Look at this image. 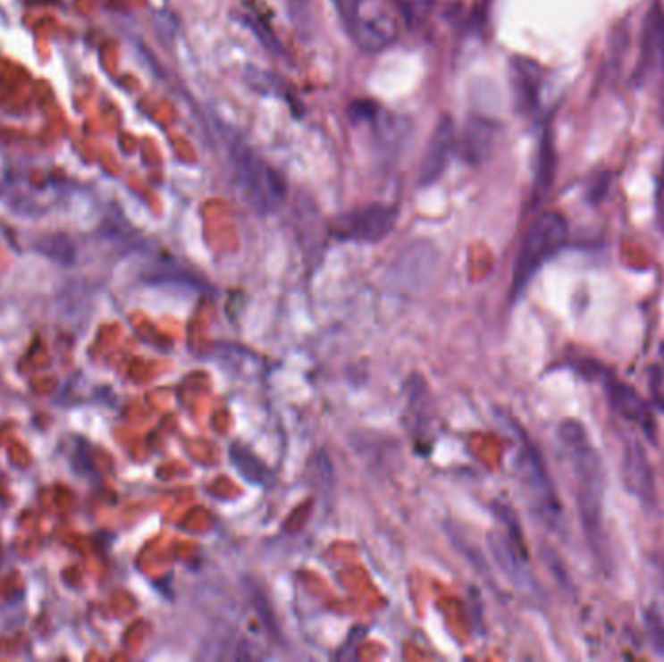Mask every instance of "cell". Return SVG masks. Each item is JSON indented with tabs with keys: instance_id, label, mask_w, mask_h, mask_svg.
I'll list each match as a JSON object with an SVG mask.
<instances>
[{
	"instance_id": "6da1fadb",
	"label": "cell",
	"mask_w": 664,
	"mask_h": 662,
	"mask_svg": "<svg viewBox=\"0 0 664 662\" xmlns=\"http://www.w3.org/2000/svg\"><path fill=\"white\" fill-rule=\"evenodd\" d=\"M558 441L566 455L576 484V501L581 526L596 557H604V496L606 470L601 453L583 422L567 418L558 425Z\"/></svg>"
},
{
	"instance_id": "7a4b0ae2",
	"label": "cell",
	"mask_w": 664,
	"mask_h": 662,
	"mask_svg": "<svg viewBox=\"0 0 664 662\" xmlns=\"http://www.w3.org/2000/svg\"><path fill=\"white\" fill-rule=\"evenodd\" d=\"M223 140L228 144L230 162L243 197L249 200V205L256 212L273 214L286 202V179L265 158H261L240 134L228 132Z\"/></svg>"
},
{
	"instance_id": "3957f363",
	"label": "cell",
	"mask_w": 664,
	"mask_h": 662,
	"mask_svg": "<svg viewBox=\"0 0 664 662\" xmlns=\"http://www.w3.org/2000/svg\"><path fill=\"white\" fill-rule=\"evenodd\" d=\"M569 238V223L561 212L548 210L542 212L531 226H528L519 255H517L515 268H513V282H511V297L517 299L526 286L533 282V278L538 274L551 256H556L567 245Z\"/></svg>"
},
{
	"instance_id": "277c9868",
	"label": "cell",
	"mask_w": 664,
	"mask_h": 662,
	"mask_svg": "<svg viewBox=\"0 0 664 662\" xmlns=\"http://www.w3.org/2000/svg\"><path fill=\"white\" fill-rule=\"evenodd\" d=\"M402 8L395 0H354L346 14L348 29L364 53H381L400 36Z\"/></svg>"
},
{
	"instance_id": "5b68a950",
	"label": "cell",
	"mask_w": 664,
	"mask_h": 662,
	"mask_svg": "<svg viewBox=\"0 0 664 662\" xmlns=\"http://www.w3.org/2000/svg\"><path fill=\"white\" fill-rule=\"evenodd\" d=\"M517 474L525 490V496L534 517L546 529L558 531L561 526V503L558 490L551 480L550 470L540 455L538 447L528 440L523 441L521 451L517 455Z\"/></svg>"
},
{
	"instance_id": "8992f818",
	"label": "cell",
	"mask_w": 664,
	"mask_h": 662,
	"mask_svg": "<svg viewBox=\"0 0 664 662\" xmlns=\"http://www.w3.org/2000/svg\"><path fill=\"white\" fill-rule=\"evenodd\" d=\"M577 372L584 379L594 381V383H599L602 387L608 404L614 408L618 416H622L626 422L637 425V428L645 433L649 441L657 443L655 414H652L651 404L635 387L627 385L626 381L616 377L610 369L593 360H583L577 365Z\"/></svg>"
},
{
	"instance_id": "52a82bcc",
	"label": "cell",
	"mask_w": 664,
	"mask_h": 662,
	"mask_svg": "<svg viewBox=\"0 0 664 662\" xmlns=\"http://www.w3.org/2000/svg\"><path fill=\"white\" fill-rule=\"evenodd\" d=\"M397 216V208L389 205H367L348 212L336 222V233L348 241L379 243L395 230Z\"/></svg>"
},
{
	"instance_id": "ba28073f",
	"label": "cell",
	"mask_w": 664,
	"mask_h": 662,
	"mask_svg": "<svg viewBox=\"0 0 664 662\" xmlns=\"http://www.w3.org/2000/svg\"><path fill=\"white\" fill-rule=\"evenodd\" d=\"M501 127L498 121L483 115H470L457 137V152L466 165L486 163L498 146Z\"/></svg>"
},
{
	"instance_id": "9c48e42d",
	"label": "cell",
	"mask_w": 664,
	"mask_h": 662,
	"mask_svg": "<svg viewBox=\"0 0 664 662\" xmlns=\"http://www.w3.org/2000/svg\"><path fill=\"white\" fill-rule=\"evenodd\" d=\"M457 150V127L451 115H443L437 121L430 142L425 146L424 160L420 165V185L430 187L437 183L451 163Z\"/></svg>"
},
{
	"instance_id": "30bf717a",
	"label": "cell",
	"mask_w": 664,
	"mask_h": 662,
	"mask_svg": "<svg viewBox=\"0 0 664 662\" xmlns=\"http://www.w3.org/2000/svg\"><path fill=\"white\" fill-rule=\"evenodd\" d=\"M622 480L626 490L637 498L645 507L657 505V486L652 466L645 448L637 441H629L622 453Z\"/></svg>"
},
{
	"instance_id": "8fae6325",
	"label": "cell",
	"mask_w": 664,
	"mask_h": 662,
	"mask_svg": "<svg viewBox=\"0 0 664 662\" xmlns=\"http://www.w3.org/2000/svg\"><path fill=\"white\" fill-rule=\"evenodd\" d=\"M655 72H664V13L659 3L652 4L643 24L641 59L637 66V84L647 82Z\"/></svg>"
},
{
	"instance_id": "7c38bea8",
	"label": "cell",
	"mask_w": 664,
	"mask_h": 662,
	"mask_svg": "<svg viewBox=\"0 0 664 662\" xmlns=\"http://www.w3.org/2000/svg\"><path fill=\"white\" fill-rule=\"evenodd\" d=\"M544 74L542 66L526 57L511 59V89L515 107L523 115H533L540 107Z\"/></svg>"
},
{
	"instance_id": "4fadbf2b",
	"label": "cell",
	"mask_w": 664,
	"mask_h": 662,
	"mask_svg": "<svg viewBox=\"0 0 664 662\" xmlns=\"http://www.w3.org/2000/svg\"><path fill=\"white\" fill-rule=\"evenodd\" d=\"M554 172H556V150H554V142H551V132L548 129L544 132L542 140H540V150H538V163H536V175H534L536 197H544L548 193L551 181H554Z\"/></svg>"
},
{
	"instance_id": "5bb4252c",
	"label": "cell",
	"mask_w": 664,
	"mask_h": 662,
	"mask_svg": "<svg viewBox=\"0 0 664 662\" xmlns=\"http://www.w3.org/2000/svg\"><path fill=\"white\" fill-rule=\"evenodd\" d=\"M231 461H233L235 468L240 470V474L245 480L253 482V484H263V482L268 476L266 466L261 461H258V458L251 451H247L245 447H241L238 443L231 447Z\"/></svg>"
},
{
	"instance_id": "9a60e30c",
	"label": "cell",
	"mask_w": 664,
	"mask_h": 662,
	"mask_svg": "<svg viewBox=\"0 0 664 662\" xmlns=\"http://www.w3.org/2000/svg\"><path fill=\"white\" fill-rule=\"evenodd\" d=\"M643 624L652 653L664 658V618L655 608H649L643 616Z\"/></svg>"
},
{
	"instance_id": "2e32d148",
	"label": "cell",
	"mask_w": 664,
	"mask_h": 662,
	"mask_svg": "<svg viewBox=\"0 0 664 662\" xmlns=\"http://www.w3.org/2000/svg\"><path fill=\"white\" fill-rule=\"evenodd\" d=\"M348 115L354 122H364V121H375L379 117V107L374 104V101L367 99H357L348 109Z\"/></svg>"
},
{
	"instance_id": "e0dca14e",
	"label": "cell",
	"mask_w": 664,
	"mask_h": 662,
	"mask_svg": "<svg viewBox=\"0 0 664 662\" xmlns=\"http://www.w3.org/2000/svg\"><path fill=\"white\" fill-rule=\"evenodd\" d=\"M332 3H334L336 8H339L340 13L346 16V14H348V10H350V6H352L354 0H332Z\"/></svg>"
}]
</instances>
